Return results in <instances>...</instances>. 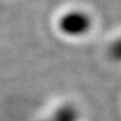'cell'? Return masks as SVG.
<instances>
[{"label":"cell","mask_w":121,"mask_h":121,"mask_svg":"<svg viewBox=\"0 0 121 121\" xmlns=\"http://www.w3.org/2000/svg\"><path fill=\"white\" fill-rule=\"evenodd\" d=\"M88 21L83 17V16H77V15H70V17H65L63 26L65 29H68L70 32H83V29L86 27Z\"/></svg>","instance_id":"1"}]
</instances>
